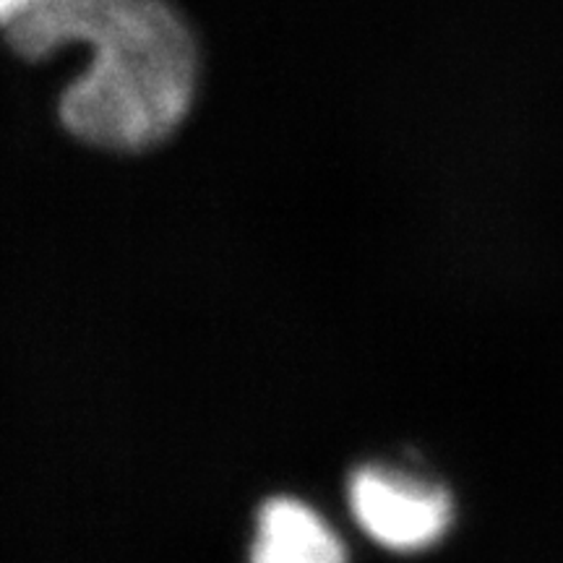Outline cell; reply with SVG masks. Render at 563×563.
Segmentation results:
<instances>
[{"label": "cell", "mask_w": 563, "mask_h": 563, "mask_svg": "<svg viewBox=\"0 0 563 563\" xmlns=\"http://www.w3.org/2000/svg\"><path fill=\"white\" fill-rule=\"evenodd\" d=\"M5 42L26 60L89 47V68L63 91L58 112L66 131L91 146L150 150L194 104L199 53L167 0H45L13 21Z\"/></svg>", "instance_id": "1"}, {"label": "cell", "mask_w": 563, "mask_h": 563, "mask_svg": "<svg viewBox=\"0 0 563 563\" xmlns=\"http://www.w3.org/2000/svg\"><path fill=\"white\" fill-rule=\"evenodd\" d=\"M347 501L361 530L394 553L428 551L454 525L449 490L399 470L361 467L350 477Z\"/></svg>", "instance_id": "2"}, {"label": "cell", "mask_w": 563, "mask_h": 563, "mask_svg": "<svg viewBox=\"0 0 563 563\" xmlns=\"http://www.w3.org/2000/svg\"><path fill=\"white\" fill-rule=\"evenodd\" d=\"M251 563H347L340 534L298 498H272L256 519Z\"/></svg>", "instance_id": "3"}, {"label": "cell", "mask_w": 563, "mask_h": 563, "mask_svg": "<svg viewBox=\"0 0 563 563\" xmlns=\"http://www.w3.org/2000/svg\"><path fill=\"white\" fill-rule=\"evenodd\" d=\"M42 3H45V0H0V26L9 30L13 21L24 19L26 13L40 9Z\"/></svg>", "instance_id": "4"}]
</instances>
